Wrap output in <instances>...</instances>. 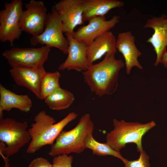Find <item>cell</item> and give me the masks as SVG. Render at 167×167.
<instances>
[{
  "instance_id": "6da1fadb",
  "label": "cell",
  "mask_w": 167,
  "mask_h": 167,
  "mask_svg": "<svg viewBox=\"0 0 167 167\" xmlns=\"http://www.w3.org/2000/svg\"><path fill=\"white\" fill-rule=\"evenodd\" d=\"M115 54H106L102 61L89 65L82 72L84 82L92 92L99 97L112 95L118 88L119 72L125 64L116 59Z\"/></svg>"
},
{
  "instance_id": "7a4b0ae2",
  "label": "cell",
  "mask_w": 167,
  "mask_h": 167,
  "mask_svg": "<svg viewBox=\"0 0 167 167\" xmlns=\"http://www.w3.org/2000/svg\"><path fill=\"white\" fill-rule=\"evenodd\" d=\"M78 116L76 113L70 112L59 122L56 123L55 119L45 110L40 111L34 118V123L28 129L31 140L27 153L34 154L45 146H51L63 128L76 119Z\"/></svg>"
},
{
  "instance_id": "3957f363",
  "label": "cell",
  "mask_w": 167,
  "mask_h": 167,
  "mask_svg": "<svg viewBox=\"0 0 167 167\" xmlns=\"http://www.w3.org/2000/svg\"><path fill=\"white\" fill-rule=\"evenodd\" d=\"M94 124L90 115L86 113L80 118L77 125L71 130L62 131L51 146L48 153L51 156L72 153L79 154L86 149V140L92 133Z\"/></svg>"
},
{
  "instance_id": "277c9868",
  "label": "cell",
  "mask_w": 167,
  "mask_h": 167,
  "mask_svg": "<svg viewBox=\"0 0 167 167\" xmlns=\"http://www.w3.org/2000/svg\"><path fill=\"white\" fill-rule=\"evenodd\" d=\"M114 129L107 134L106 143L114 150L119 152L126 144L133 143L136 144L137 150L143 149L142 138L149 130L156 126L152 121L142 124L138 122H126L123 120H113Z\"/></svg>"
},
{
  "instance_id": "5b68a950",
  "label": "cell",
  "mask_w": 167,
  "mask_h": 167,
  "mask_svg": "<svg viewBox=\"0 0 167 167\" xmlns=\"http://www.w3.org/2000/svg\"><path fill=\"white\" fill-rule=\"evenodd\" d=\"M27 121L20 122L11 118L0 119V150L8 158L29 143L31 137Z\"/></svg>"
},
{
  "instance_id": "8992f818",
  "label": "cell",
  "mask_w": 167,
  "mask_h": 167,
  "mask_svg": "<svg viewBox=\"0 0 167 167\" xmlns=\"http://www.w3.org/2000/svg\"><path fill=\"white\" fill-rule=\"evenodd\" d=\"M62 22L53 6L47 14L45 27L43 32L30 39L31 44L46 45L51 48L54 47L67 54L69 41L63 35Z\"/></svg>"
},
{
  "instance_id": "52a82bcc",
  "label": "cell",
  "mask_w": 167,
  "mask_h": 167,
  "mask_svg": "<svg viewBox=\"0 0 167 167\" xmlns=\"http://www.w3.org/2000/svg\"><path fill=\"white\" fill-rule=\"evenodd\" d=\"M51 48L46 45L37 48H13L3 51L2 55L12 67H26L43 70Z\"/></svg>"
},
{
  "instance_id": "ba28073f",
  "label": "cell",
  "mask_w": 167,
  "mask_h": 167,
  "mask_svg": "<svg viewBox=\"0 0 167 167\" xmlns=\"http://www.w3.org/2000/svg\"><path fill=\"white\" fill-rule=\"evenodd\" d=\"M4 9L0 11V40L9 42L13 46L14 41L21 36L22 31L20 25L23 3L22 0L7 2Z\"/></svg>"
},
{
  "instance_id": "9c48e42d",
  "label": "cell",
  "mask_w": 167,
  "mask_h": 167,
  "mask_svg": "<svg viewBox=\"0 0 167 167\" xmlns=\"http://www.w3.org/2000/svg\"><path fill=\"white\" fill-rule=\"evenodd\" d=\"M20 20L23 31L32 36H38L44 31L48 14L44 3L41 1L31 0L25 5Z\"/></svg>"
},
{
  "instance_id": "30bf717a",
  "label": "cell",
  "mask_w": 167,
  "mask_h": 167,
  "mask_svg": "<svg viewBox=\"0 0 167 167\" xmlns=\"http://www.w3.org/2000/svg\"><path fill=\"white\" fill-rule=\"evenodd\" d=\"M83 0H61L53 6L60 19L63 32L73 36L75 28L84 24Z\"/></svg>"
},
{
  "instance_id": "8fae6325",
  "label": "cell",
  "mask_w": 167,
  "mask_h": 167,
  "mask_svg": "<svg viewBox=\"0 0 167 167\" xmlns=\"http://www.w3.org/2000/svg\"><path fill=\"white\" fill-rule=\"evenodd\" d=\"M119 18L115 15L107 20L105 16L94 17L88 21V24L80 27L72 36L88 46L97 37L114 27L119 22Z\"/></svg>"
},
{
  "instance_id": "7c38bea8",
  "label": "cell",
  "mask_w": 167,
  "mask_h": 167,
  "mask_svg": "<svg viewBox=\"0 0 167 167\" xmlns=\"http://www.w3.org/2000/svg\"><path fill=\"white\" fill-rule=\"evenodd\" d=\"M143 28H151L154 30L153 33L146 42L154 48L156 54L154 65L156 66L167 52V16L164 14L160 17L149 19Z\"/></svg>"
},
{
  "instance_id": "4fadbf2b",
  "label": "cell",
  "mask_w": 167,
  "mask_h": 167,
  "mask_svg": "<svg viewBox=\"0 0 167 167\" xmlns=\"http://www.w3.org/2000/svg\"><path fill=\"white\" fill-rule=\"evenodd\" d=\"M65 34L69 41L68 56L58 69L62 71L73 70L82 72L86 71L89 66L87 57L88 46L71 35Z\"/></svg>"
},
{
  "instance_id": "5bb4252c",
  "label": "cell",
  "mask_w": 167,
  "mask_h": 167,
  "mask_svg": "<svg viewBox=\"0 0 167 167\" xmlns=\"http://www.w3.org/2000/svg\"><path fill=\"white\" fill-rule=\"evenodd\" d=\"M135 37L130 31L118 34L116 41V48L121 53L125 60L126 72L131 74L132 68L136 67L142 70L143 67L138 60L142 53L135 44Z\"/></svg>"
},
{
  "instance_id": "9a60e30c",
  "label": "cell",
  "mask_w": 167,
  "mask_h": 167,
  "mask_svg": "<svg viewBox=\"0 0 167 167\" xmlns=\"http://www.w3.org/2000/svg\"><path fill=\"white\" fill-rule=\"evenodd\" d=\"M10 71L17 85L26 88L40 99L41 83L43 75L46 72L45 69L18 67H12Z\"/></svg>"
},
{
  "instance_id": "2e32d148",
  "label": "cell",
  "mask_w": 167,
  "mask_h": 167,
  "mask_svg": "<svg viewBox=\"0 0 167 167\" xmlns=\"http://www.w3.org/2000/svg\"><path fill=\"white\" fill-rule=\"evenodd\" d=\"M116 38L112 32H107L96 38L88 46L87 57L89 65L100 59L107 53L115 54Z\"/></svg>"
},
{
  "instance_id": "e0dca14e",
  "label": "cell",
  "mask_w": 167,
  "mask_h": 167,
  "mask_svg": "<svg viewBox=\"0 0 167 167\" xmlns=\"http://www.w3.org/2000/svg\"><path fill=\"white\" fill-rule=\"evenodd\" d=\"M32 106V101L28 95L15 94L0 84V113L14 108L28 113Z\"/></svg>"
},
{
  "instance_id": "ac0fdd59",
  "label": "cell",
  "mask_w": 167,
  "mask_h": 167,
  "mask_svg": "<svg viewBox=\"0 0 167 167\" xmlns=\"http://www.w3.org/2000/svg\"><path fill=\"white\" fill-rule=\"evenodd\" d=\"M84 22L92 18L105 16L110 10L123 7L124 2L117 0H83Z\"/></svg>"
},
{
  "instance_id": "d6986e66",
  "label": "cell",
  "mask_w": 167,
  "mask_h": 167,
  "mask_svg": "<svg viewBox=\"0 0 167 167\" xmlns=\"http://www.w3.org/2000/svg\"><path fill=\"white\" fill-rule=\"evenodd\" d=\"M74 100L75 97L72 93L60 87L53 91L44 100V101L50 109L60 111L69 108Z\"/></svg>"
},
{
  "instance_id": "ffe728a7",
  "label": "cell",
  "mask_w": 167,
  "mask_h": 167,
  "mask_svg": "<svg viewBox=\"0 0 167 167\" xmlns=\"http://www.w3.org/2000/svg\"><path fill=\"white\" fill-rule=\"evenodd\" d=\"M86 146L87 148L92 150L94 155L102 156L107 155L114 156L121 160L124 164L128 161L122 156L120 152L114 150L106 143H102L97 142L94 139L92 135L87 138Z\"/></svg>"
},
{
  "instance_id": "44dd1931",
  "label": "cell",
  "mask_w": 167,
  "mask_h": 167,
  "mask_svg": "<svg viewBox=\"0 0 167 167\" xmlns=\"http://www.w3.org/2000/svg\"><path fill=\"white\" fill-rule=\"evenodd\" d=\"M61 76L58 71H46L44 73L41 83L40 99L45 100L54 90L60 87L59 80Z\"/></svg>"
},
{
  "instance_id": "7402d4cb",
  "label": "cell",
  "mask_w": 167,
  "mask_h": 167,
  "mask_svg": "<svg viewBox=\"0 0 167 167\" xmlns=\"http://www.w3.org/2000/svg\"><path fill=\"white\" fill-rule=\"evenodd\" d=\"M140 156L136 160L128 161L125 164V167H150L149 157L143 149L139 152Z\"/></svg>"
},
{
  "instance_id": "603a6c76",
  "label": "cell",
  "mask_w": 167,
  "mask_h": 167,
  "mask_svg": "<svg viewBox=\"0 0 167 167\" xmlns=\"http://www.w3.org/2000/svg\"><path fill=\"white\" fill-rule=\"evenodd\" d=\"M73 160L72 155L66 154L55 156L53 161V167H72Z\"/></svg>"
},
{
  "instance_id": "cb8c5ba5",
  "label": "cell",
  "mask_w": 167,
  "mask_h": 167,
  "mask_svg": "<svg viewBox=\"0 0 167 167\" xmlns=\"http://www.w3.org/2000/svg\"><path fill=\"white\" fill-rule=\"evenodd\" d=\"M28 167H53V166L47 160L39 157L32 160Z\"/></svg>"
},
{
  "instance_id": "d4e9b609",
  "label": "cell",
  "mask_w": 167,
  "mask_h": 167,
  "mask_svg": "<svg viewBox=\"0 0 167 167\" xmlns=\"http://www.w3.org/2000/svg\"><path fill=\"white\" fill-rule=\"evenodd\" d=\"M160 63L162 64L166 68H167V52L162 57Z\"/></svg>"
}]
</instances>
